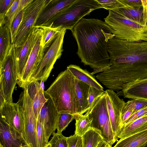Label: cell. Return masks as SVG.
I'll use <instances>...</instances> for the list:
<instances>
[{
    "label": "cell",
    "mask_w": 147,
    "mask_h": 147,
    "mask_svg": "<svg viewBox=\"0 0 147 147\" xmlns=\"http://www.w3.org/2000/svg\"><path fill=\"white\" fill-rule=\"evenodd\" d=\"M53 136L48 142L51 147H68L67 137L63 136L62 134L53 132Z\"/></svg>",
    "instance_id": "836d02e7"
},
{
    "label": "cell",
    "mask_w": 147,
    "mask_h": 147,
    "mask_svg": "<svg viewBox=\"0 0 147 147\" xmlns=\"http://www.w3.org/2000/svg\"><path fill=\"white\" fill-rule=\"evenodd\" d=\"M107 110L113 132L114 141L118 139L122 129L121 117L125 102L120 98L114 90L107 89L105 91Z\"/></svg>",
    "instance_id": "4fadbf2b"
},
{
    "label": "cell",
    "mask_w": 147,
    "mask_h": 147,
    "mask_svg": "<svg viewBox=\"0 0 147 147\" xmlns=\"http://www.w3.org/2000/svg\"><path fill=\"white\" fill-rule=\"evenodd\" d=\"M27 86L26 84L22 88L23 91L20 94L17 102L23 117L27 143L30 147H38L36 132L38 119L34 111L32 102L28 91Z\"/></svg>",
    "instance_id": "30bf717a"
},
{
    "label": "cell",
    "mask_w": 147,
    "mask_h": 147,
    "mask_svg": "<svg viewBox=\"0 0 147 147\" xmlns=\"http://www.w3.org/2000/svg\"><path fill=\"white\" fill-rule=\"evenodd\" d=\"M37 27L42 29V46L45 50L53 42L58 33L61 30L58 28L48 26H40Z\"/></svg>",
    "instance_id": "f1b7e54d"
},
{
    "label": "cell",
    "mask_w": 147,
    "mask_h": 147,
    "mask_svg": "<svg viewBox=\"0 0 147 147\" xmlns=\"http://www.w3.org/2000/svg\"><path fill=\"white\" fill-rule=\"evenodd\" d=\"M101 8H103L96 0H76L40 26L58 28L61 30L65 29L72 31L84 17L89 15L93 11Z\"/></svg>",
    "instance_id": "5b68a950"
},
{
    "label": "cell",
    "mask_w": 147,
    "mask_h": 147,
    "mask_svg": "<svg viewBox=\"0 0 147 147\" xmlns=\"http://www.w3.org/2000/svg\"><path fill=\"white\" fill-rule=\"evenodd\" d=\"M28 91L32 101L34 111L38 119L41 108L47 100L44 90L38 81H33L27 83Z\"/></svg>",
    "instance_id": "ac0fdd59"
},
{
    "label": "cell",
    "mask_w": 147,
    "mask_h": 147,
    "mask_svg": "<svg viewBox=\"0 0 147 147\" xmlns=\"http://www.w3.org/2000/svg\"><path fill=\"white\" fill-rule=\"evenodd\" d=\"M45 94L48 100L41 109L39 118L48 141L50 136L57 129L59 113L51 98Z\"/></svg>",
    "instance_id": "9a60e30c"
},
{
    "label": "cell",
    "mask_w": 147,
    "mask_h": 147,
    "mask_svg": "<svg viewBox=\"0 0 147 147\" xmlns=\"http://www.w3.org/2000/svg\"><path fill=\"white\" fill-rule=\"evenodd\" d=\"M103 8L107 10H112L125 7L119 0H96Z\"/></svg>",
    "instance_id": "d590c367"
},
{
    "label": "cell",
    "mask_w": 147,
    "mask_h": 147,
    "mask_svg": "<svg viewBox=\"0 0 147 147\" xmlns=\"http://www.w3.org/2000/svg\"><path fill=\"white\" fill-rule=\"evenodd\" d=\"M20 147H30L28 145L25 144L21 146Z\"/></svg>",
    "instance_id": "ee69618b"
},
{
    "label": "cell",
    "mask_w": 147,
    "mask_h": 147,
    "mask_svg": "<svg viewBox=\"0 0 147 147\" xmlns=\"http://www.w3.org/2000/svg\"><path fill=\"white\" fill-rule=\"evenodd\" d=\"M125 7L130 9H139L144 5L145 0H119Z\"/></svg>",
    "instance_id": "f35d334b"
},
{
    "label": "cell",
    "mask_w": 147,
    "mask_h": 147,
    "mask_svg": "<svg viewBox=\"0 0 147 147\" xmlns=\"http://www.w3.org/2000/svg\"><path fill=\"white\" fill-rule=\"evenodd\" d=\"M116 9L127 19L142 26L147 23V0H145L143 5L139 9H130L126 7Z\"/></svg>",
    "instance_id": "603a6c76"
},
{
    "label": "cell",
    "mask_w": 147,
    "mask_h": 147,
    "mask_svg": "<svg viewBox=\"0 0 147 147\" xmlns=\"http://www.w3.org/2000/svg\"><path fill=\"white\" fill-rule=\"evenodd\" d=\"M76 0H50L43 9L37 21L35 27L41 26L56 14L68 7Z\"/></svg>",
    "instance_id": "e0dca14e"
},
{
    "label": "cell",
    "mask_w": 147,
    "mask_h": 147,
    "mask_svg": "<svg viewBox=\"0 0 147 147\" xmlns=\"http://www.w3.org/2000/svg\"><path fill=\"white\" fill-rule=\"evenodd\" d=\"M68 147H83L82 137L74 134L67 137Z\"/></svg>",
    "instance_id": "ab89813d"
},
{
    "label": "cell",
    "mask_w": 147,
    "mask_h": 147,
    "mask_svg": "<svg viewBox=\"0 0 147 147\" xmlns=\"http://www.w3.org/2000/svg\"><path fill=\"white\" fill-rule=\"evenodd\" d=\"M108 48L111 65H147V42H131L114 37L109 40Z\"/></svg>",
    "instance_id": "3957f363"
},
{
    "label": "cell",
    "mask_w": 147,
    "mask_h": 147,
    "mask_svg": "<svg viewBox=\"0 0 147 147\" xmlns=\"http://www.w3.org/2000/svg\"><path fill=\"white\" fill-rule=\"evenodd\" d=\"M104 92L105 91H102L90 86L88 100L89 109L92 107L97 99L102 95Z\"/></svg>",
    "instance_id": "74e56055"
},
{
    "label": "cell",
    "mask_w": 147,
    "mask_h": 147,
    "mask_svg": "<svg viewBox=\"0 0 147 147\" xmlns=\"http://www.w3.org/2000/svg\"><path fill=\"white\" fill-rule=\"evenodd\" d=\"M100 81L109 89L121 90L137 81L147 78V65L115 64L99 74Z\"/></svg>",
    "instance_id": "277c9868"
},
{
    "label": "cell",
    "mask_w": 147,
    "mask_h": 147,
    "mask_svg": "<svg viewBox=\"0 0 147 147\" xmlns=\"http://www.w3.org/2000/svg\"><path fill=\"white\" fill-rule=\"evenodd\" d=\"M71 32L78 46L77 54L84 65L93 69L91 74L108 69L111 66L108 42L115 37L110 27L101 20L82 18Z\"/></svg>",
    "instance_id": "6da1fadb"
},
{
    "label": "cell",
    "mask_w": 147,
    "mask_h": 147,
    "mask_svg": "<svg viewBox=\"0 0 147 147\" xmlns=\"http://www.w3.org/2000/svg\"><path fill=\"white\" fill-rule=\"evenodd\" d=\"M42 30L39 34L32 50L24 71L21 80L17 84L22 88L27 83L34 69L40 63L45 55V51L42 45Z\"/></svg>",
    "instance_id": "2e32d148"
},
{
    "label": "cell",
    "mask_w": 147,
    "mask_h": 147,
    "mask_svg": "<svg viewBox=\"0 0 147 147\" xmlns=\"http://www.w3.org/2000/svg\"><path fill=\"white\" fill-rule=\"evenodd\" d=\"M0 120L7 125L27 144L23 117L18 102H4L0 105Z\"/></svg>",
    "instance_id": "5bb4252c"
},
{
    "label": "cell",
    "mask_w": 147,
    "mask_h": 147,
    "mask_svg": "<svg viewBox=\"0 0 147 147\" xmlns=\"http://www.w3.org/2000/svg\"><path fill=\"white\" fill-rule=\"evenodd\" d=\"M96 147H112L109 145L104 141L100 142L97 145Z\"/></svg>",
    "instance_id": "7bdbcfd3"
},
{
    "label": "cell",
    "mask_w": 147,
    "mask_h": 147,
    "mask_svg": "<svg viewBox=\"0 0 147 147\" xmlns=\"http://www.w3.org/2000/svg\"><path fill=\"white\" fill-rule=\"evenodd\" d=\"M85 114L92 120L91 128L98 131L103 141L112 146L115 142L105 93L97 99Z\"/></svg>",
    "instance_id": "52a82bcc"
},
{
    "label": "cell",
    "mask_w": 147,
    "mask_h": 147,
    "mask_svg": "<svg viewBox=\"0 0 147 147\" xmlns=\"http://www.w3.org/2000/svg\"><path fill=\"white\" fill-rule=\"evenodd\" d=\"M1 142L4 147H20L27 144L24 141L2 121H0Z\"/></svg>",
    "instance_id": "7402d4cb"
},
{
    "label": "cell",
    "mask_w": 147,
    "mask_h": 147,
    "mask_svg": "<svg viewBox=\"0 0 147 147\" xmlns=\"http://www.w3.org/2000/svg\"><path fill=\"white\" fill-rule=\"evenodd\" d=\"M82 138L83 147H96L100 142L103 141L100 133L92 128Z\"/></svg>",
    "instance_id": "83f0119b"
},
{
    "label": "cell",
    "mask_w": 147,
    "mask_h": 147,
    "mask_svg": "<svg viewBox=\"0 0 147 147\" xmlns=\"http://www.w3.org/2000/svg\"><path fill=\"white\" fill-rule=\"evenodd\" d=\"M0 147H4L3 145L2 144L1 142H0Z\"/></svg>",
    "instance_id": "bcb514c9"
},
{
    "label": "cell",
    "mask_w": 147,
    "mask_h": 147,
    "mask_svg": "<svg viewBox=\"0 0 147 147\" xmlns=\"http://www.w3.org/2000/svg\"><path fill=\"white\" fill-rule=\"evenodd\" d=\"M17 71L11 54L0 69V98L13 102L12 94L18 83Z\"/></svg>",
    "instance_id": "7c38bea8"
},
{
    "label": "cell",
    "mask_w": 147,
    "mask_h": 147,
    "mask_svg": "<svg viewBox=\"0 0 147 147\" xmlns=\"http://www.w3.org/2000/svg\"><path fill=\"white\" fill-rule=\"evenodd\" d=\"M23 10L21 11L14 20L10 30L11 42L12 44H14L17 32L21 22Z\"/></svg>",
    "instance_id": "e575fe53"
},
{
    "label": "cell",
    "mask_w": 147,
    "mask_h": 147,
    "mask_svg": "<svg viewBox=\"0 0 147 147\" xmlns=\"http://www.w3.org/2000/svg\"><path fill=\"white\" fill-rule=\"evenodd\" d=\"M66 31V29H63L59 32L40 63L32 73L27 83L39 81L44 82L47 80L54 64L62 54L63 40Z\"/></svg>",
    "instance_id": "ba28073f"
},
{
    "label": "cell",
    "mask_w": 147,
    "mask_h": 147,
    "mask_svg": "<svg viewBox=\"0 0 147 147\" xmlns=\"http://www.w3.org/2000/svg\"><path fill=\"white\" fill-rule=\"evenodd\" d=\"M10 31L6 24L0 26V66L2 67L12 49Z\"/></svg>",
    "instance_id": "cb8c5ba5"
},
{
    "label": "cell",
    "mask_w": 147,
    "mask_h": 147,
    "mask_svg": "<svg viewBox=\"0 0 147 147\" xmlns=\"http://www.w3.org/2000/svg\"><path fill=\"white\" fill-rule=\"evenodd\" d=\"M36 132L38 147H46L48 144V141L43 126L40 121L39 116L37 119Z\"/></svg>",
    "instance_id": "1f68e13d"
},
{
    "label": "cell",
    "mask_w": 147,
    "mask_h": 147,
    "mask_svg": "<svg viewBox=\"0 0 147 147\" xmlns=\"http://www.w3.org/2000/svg\"><path fill=\"white\" fill-rule=\"evenodd\" d=\"M147 129V116L139 118L124 126L119 138L121 139Z\"/></svg>",
    "instance_id": "484cf974"
},
{
    "label": "cell",
    "mask_w": 147,
    "mask_h": 147,
    "mask_svg": "<svg viewBox=\"0 0 147 147\" xmlns=\"http://www.w3.org/2000/svg\"><path fill=\"white\" fill-rule=\"evenodd\" d=\"M117 94L119 96L132 99L147 100V78L136 81L118 91Z\"/></svg>",
    "instance_id": "ffe728a7"
},
{
    "label": "cell",
    "mask_w": 147,
    "mask_h": 147,
    "mask_svg": "<svg viewBox=\"0 0 147 147\" xmlns=\"http://www.w3.org/2000/svg\"><path fill=\"white\" fill-rule=\"evenodd\" d=\"M75 80L76 115H83L89 109L88 100L90 86L75 78Z\"/></svg>",
    "instance_id": "d6986e66"
},
{
    "label": "cell",
    "mask_w": 147,
    "mask_h": 147,
    "mask_svg": "<svg viewBox=\"0 0 147 147\" xmlns=\"http://www.w3.org/2000/svg\"><path fill=\"white\" fill-rule=\"evenodd\" d=\"M147 107V100L137 99L128 100L125 102L123 111H133L135 113Z\"/></svg>",
    "instance_id": "4dcf8cb0"
},
{
    "label": "cell",
    "mask_w": 147,
    "mask_h": 147,
    "mask_svg": "<svg viewBox=\"0 0 147 147\" xmlns=\"http://www.w3.org/2000/svg\"><path fill=\"white\" fill-rule=\"evenodd\" d=\"M32 1V0H20L16 17Z\"/></svg>",
    "instance_id": "b9f144b4"
},
{
    "label": "cell",
    "mask_w": 147,
    "mask_h": 147,
    "mask_svg": "<svg viewBox=\"0 0 147 147\" xmlns=\"http://www.w3.org/2000/svg\"><path fill=\"white\" fill-rule=\"evenodd\" d=\"M42 29L34 27L23 44L15 47L12 44L11 55L16 68L18 82L21 80L22 75L32 50Z\"/></svg>",
    "instance_id": "8fae6325"
},
{
    "label": "cell",
    "mask_w": 147,
    "mask_h": 147,
    "mask_svg": "<svg viewBox=\"0 0 147 147\" xmlns=\"http://www.w3.org/2000/svg\"><path fill=\"white\" fill-rule=\"evenodd\" d=\"M144 147H147V144L145 146H144Z\"/></svg>",
    "instance_id": "7dc6e473"
},
{
    "label": "cell",
    "mask_w": 147,
    "mask_h": 147,
    "mask_svg": "<svg viewBox=\"0 0 147 147\" xmlns=\"http://www.w3.org/2000/svg\"><path fill=\"white\" fill-rule=\"evenodd\" d=\"M74 119V117L73 115L68 113H59L57 123V133L62 134V131Z\"/></svg>",
    "instance_id": "f546056e"
},
{
    "label": "cell",
    "mask_w": 147,
    "mask_h": 147,
    "mask_svg": "<svg viewBox=\"0 0 147 147\" xmlns=\"http://www.w3.org/2000/svg\"><path fill=\"white\" fill-rule=\"evenodd\" d=\"M50 1L32 0L23 9L22 19L13 44L15 47H20L24 43L35 26L42 11Z\"/></svg>",
    "instance_id": "9c48e42d"
},
{
    "label": "cell",
    "mask_w": 147,
    "mask_h": 147,
    "mask_svg": "<svg viewBox=\"0 0 147 147\" xmlns=\"http://www.w3.org/2000/svg\"><path fill=\"white\" fill-rule=\"evenodd\" d=\"M20 0H15L13 4L5 15V23L10 29L12 22L16 17Z\"/></svg>",
    "instance_id": "d6a6232c"
},
{
    "label": "cell",
    "mask_w": 147,
    "mask_h": 147,
    "mask_svg": "<svg viewBox=\"0 0 147 147\" xmlns=\"http://www.w3.org/2000/svg\"><path fill=\"white\" fill-rule=\"evenodd\" d=\"M44 93L51 98L59 113L76 115L75 78L67 69L58 75Z\"/></svg>",
    "instance_id": "7a4b0ae2"
},
{
    "label": "cell",
    "mask_w": 147,
    "mask_h": 147,
    "mask_svg": "<svg viewBox=\"0 0 147 147\" xmlns=\"http://www.w3.org/2000/svg\"><path fill=\"white\" fill-rule=\"evenodd\" d=\"M46 147H51V145L48 143Z\"/></svg>",
    "instance_id": "f6af8a7d"
},
{
    "label": "cell",
    "mask_w": 147,
    "mask_h": 147,
    "mask_svg": "<svg viewBox=\"0 0 147 147\" xmlns=\"http://www.w3.org/2000/svg\"><path fill=\"white\" fill-rule=\"evenodd\" d=\"M15 0H0V26L5 24V15Z\"/></svg>",
    "instance_id": "8d00e7d4"
},
{
    "label": "cell",
    "mask_w": 147,
    "mask_h": 147,
    "mask_svg": "<svg viewBox=\"0 0 147 147\" xmlns=\"http://www.w3.org/2000/svg\"><path fill=\"white\" fill-rule=\"evenodd\" d=\"M147 144V129L119 140L113 147H144Z\"/></svg>",
    "instance_id": "d4e9b609"
},
{
    "label": "cell",
    "mask_w": 147,
    "mask_h": 147,
    "mask_svg": "<svg viewBox=\"0 0 147 147\" xmlns=\"http://www.w3.org/2000/svg\"><path fill=\"white\" fill-rule=\"evenodd\" d=\"M104 20L115 37L131 42H147V23L142 26L127 19L116 9L109 10Z\"/></svg>",
    "instance_id": "8992f818"
},
{
    "label": "cell",
    "mask_w": 147,
    "mask_h": 147,
    "mask_svg": "<svg viewBox=\"0 0 147 147\" xmlns=\"http://www.w3.org/2000/svg\"><path fill=\"white\" fill-rule=\"evenodd\" d=\"M67 69L76 79L89 85L90 86L104 91L103 88L96 79L95 76L86 69H83L75 65H70Z\"/></svg>",
    "instance_id": "44dd1931"
},
{
    "label": "cell",
    "mask_w": 147,
    "mask_h": 147,
    "mask_svg": "<svg viewBox=\"0 0 147 147\" xmlns=\"http://www.w3.org/2000/svg\"><path fill=\"white\" fill-rule=\"evenodd\" d=\"M74 117L76 121L75 134L82 137L91 128L92 120L85 114L75 115Z\"/></svg>",
    "instance_id": "4316f807"
},
{
    "label": "cell",
    "mask_w": 147,
    "mask_h": 147,
    "mask_svg": "<svg viewBox=\"0 0 147 147\" xmlns=\"http://www.w3.org/2000/svg\"><path fill=\"white\" fill-rule=\"evenodd\" d=\"M146 116H147V107L137 111L132 114L125 121L123 126L139 118Z\"/></svg>",
    "instance_id": "60d3db41"
}]
</instances>
